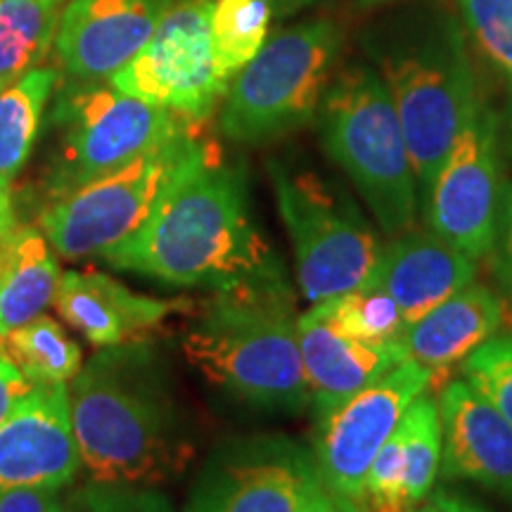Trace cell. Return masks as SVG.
<instances>
[{
	"instance_id": "cell-1",
	"label": "cell",
	"mask_w": 512,
	"mask_h": 512,
	"mask_svg": "<svg viewBox=\"0 0 512 512\" xmlns=\"http://www.w3.org/2000/svg\"><path fill=\"white\" fill-rule=\"evenodd\" d=\"M102 261L178 287H223L285 271L256 228L247 181L214 140H200L133 240Z\"/></svg>"
},
{
	"instance_id": "cell-2",
	"label": "cell",
	"mask_w": 512,
	"mask_h": 512,
	"mask_svg": "<svg viewBox=\"0 0 512 512\" xmlns=\"http://www.w3.org/2000/svg\"><path fill=\"white\" fill-rule=\"evenodd\" d=\"M69 408L93 486L147 489L188 463L190 441L145 342L100 349L72 380Z\"/></svg>"
},
{
	"instance_id": "cell-3",
	"label": "cell",
	"mask_w": 512,
	"mask_h": 512,
	"mask_svg": "<svg viewBox=\"0 0 512 512\" xmlns=\"http://www.w3.org/2000/svg\"><path fill=\"white\" fill-rule=\"evenodd\" d=\"M190 366L223 392L271 413L309 408L297 299L285 271L214 287L183 337Z\"/></svg>"
},
{
	"instance_id": "cell-4",
	"label": "cell",
	"mask_w": 512,
	"mask_h": 512,
	"mask_svg": "<svg viewBox=\"0 0 512 512\" xmlns=\"http://www.w3.org/2000/svg\"><path fill=\"white\" fill-rule=\"evenodd\" d=\"M370 53L392 95L422 195L479 102L463 29L446 10L408 12L380 29Z\"/></svg>"
},
{
	"instance_id": "cell-5",
	"label": "cell",
	"mask_w": 512,
	"mask_h": 512,
	"mask_svg": "<svg viewBox=\"0 0 512 512\" xmlns=\"http://www.w3.org/2000/svg\"><path fill=\"white\" fill-rule=\"evenodd\" d=\"M320 140L387 238L415 228L420 185L392 95L377 69L354 64L332 79L318 110Z\"/></svg>"
},
{
	"instance_id": "cell-6",
	"label": "cell",
	"mask_w": 512,
	"mask_h": 512,
	"mask_svg": "<svg viewBox=\"0 0 512 512\" xmlns=\"http://www.w3.org/2000/svg\"><path fill=\"white\" fill-rule=\"evenodd\" d=\"M339 48L342 31L330 19L275 34L230 81L219 114L221 136L264 145L311 124L335 79Z\"/></svg>"
},
{
	"instance_id": "cell-7",
	"label": "cell",
	"mask_w": 512,
	"mask_h": 512,
	"mask_svg": "<svg viewBox=\"0 0 512 512\" xmlns=\"http://www.w3.org/2000/svg\"><path fill=\"white\" fill-rule=\"evenodd\" d=\"M268 174L309 306L368 287L384 242L356 204L311 171L268 162Z\"/></svg>"
},
{
	"instance_id": "cell-8",
	"label": "cell",
	"mask_w": 512,
	"mask_h": 512,
	"mask_svg": "<svg viewBox=\"0 0 512 512\" xmlns=\"http://www.w3.org/2000/svg\"><path fill=\"white\" fill-rule=\"evenodd\" d=\"M200 140V131L185 133L112 174L53 197L38 228L62 259H102L145 228Z\"/></svg>"
},
{
	"instance_id": "cell-9",
	"label": "cell",
	"mask_w": 512,
	"mask_h": 512,
	"mask_svg": "<svg viewBox=\"0 0 512 512\" xmlns=\"http://www.w3.org/2000/svg\"><path fill=\"white\" fill-rule=\"evenodd\" d=\"M53 121L60 128V150L50 176L53 197L112 174L145 152L202 128L164 107L98 83L69 88L57 102Z\"/></svg>"
},
{
	"instance_id": "cell-10",
	"label": "cell",
	"mask_w": 512,
	"mask_h": 512,
	"mask_svg": "<svg viewBox=\"0 0 512 512\" xmlns=\"http://www.w3.org/2000/svg\"><path fill=\"white\" fill-rule=\"evenodd\" d=\"M211 15L214 0H174L112 86L204 126L230 86L216 60Z\"/></svg>"
},
{
	"instance_id": "cell-11",
	"label": "cell",
	"mask_w": 512,
	"mask_h": 512,
	"mask_svg": "<svg viewBox=\"0 0 512 512\" xmlns=\"http://www.w3.org/2000/svg\"><path fill=\"white\" fill-rule=\"evenodd\" d=\"M501 159V117L479 100L420 195L427 230L475 261L486 259L494 242Z\"/></svg>"
},
{
	"instance_id": "cell-12",
	"label": "cell",
	"mask_w": 512,
	"mask_h": 512,
	"mask_svg": "<svg viewBox=\"0 0 512 512\" xmlns=\"http://www.w3.org/2000/svg\"><path fill=\"white\" fill-rule=\"evenodd\" d=\"M432 382V370L408 358L332 411L318 415L311 453L323 486L358 503L377 451Z\"/></svg>"
},
{
	"instance_id": "cell-13",
	"label": "cell",
	"mask_w": 512,
	"mask_h": 512,
	"mask_svg": "<svg viewBox=\"0 0 512 512\" xmlns=\"http://www.w3.org/2000/svg\"><path fill=\"white\" fill-rule=\"evenodd\" d=\"M320 484L311 448L280 434L238 439L204 467L188 512H302Z\"/></svg>"
},
{
	"instance_id": "cell-14",
	"label": "cell",
	"mask_w": 512,
	"mask_h": 512,
	"mask_svg": "<svg viewBox=\"0 0 512 512\" xmlns=\"http://www.w3.org/2000/svg\"><path fill=\"white\" fill-rule=\"evenodd\" d=\"M174 0H69L55 48L76 83L112 81L155 34Z\"/></svg>"
},
{
	"instance_id": "cell-15",
	"label": "cell",
	"mask_w": 512,
	"mask_h": 512,
	"mask_svg": "<svg viewBox=\"0 0 512 512\" xmlns=\"http://www.w3.org/2000/svg\"><path fill=\"white\" fill-rule=\"evenodd\" d=\"M81 470L67 384H34L0 425V489H64Z\"/></svg>"
},
{
	"instance_id": "cell-16",
	"label": "cell",
	"mask_w": 512,
	"mask_h": 512,
	"mask_svg": "<svg viewBox=\"0 0 512 512\" xmlns=\"http://www.w3.org/2000/svg\"><path fill=\"white\" fill-rule=\"evenodd\" d=\"M441 467L444 482H470L512 503V425L460 380L439 392Z\"/></svg>"
},
{
	"instance_id": "cell-17",
	"label": "cell",
	"mask_w": 512,
	"mask_h": 512,
	"mask_svg": "<svg viewBox=\"0 0 512 512\" xmlns=\"http://www.w3.org/2000/svg\"><path fill=\"white\" fill-rule=\"evenodd\" d=\"M299 351L309 382L313 418L332 411L408 361L401 339L380 344L361 342L339 330L316 306L299 313Z\"/></svg>"
},
{
	"instance_id": "cell-18",
	"label": "cell",
	"mask_w": 512,
	"mask_h": 512,
	"mask_svg": "<svg viewBox=\"0 0 512 512\" xmlns=\"http://www.w3.org/2000/svg\"><path fill=\"white\" fill-rule=\"evenodd\" d=\"M477 261L432 230H408L382 245L368 287L382 290L403 311L406 325L446 302L451 294L475 283Z\"/></svg>"
},
{
	"instance_id": "cell-19",
	"label": "cell",
	"mask_w": 512,
	"mask_h": 512,
	"mask_svg": "<svg viewBox=\"0 0 512 512\" xmlns=\"http://www.w3.org/2000/svg\"><path fill=\"white\" fill-rule=\"evenodd\" d=\"M55 309L95 347L143 342L181 302L136 294L102 271H69L60 278Z\"/></svg>"
},
{
	"instance_id": "cell-20",
	"label": "cell",
	"mask_w": 512,
	"mask_h": 512,
	"mask_svg": "<svg viewBox=\"0 0 512 512\" xmlns=\"http://www.w3.org/2000/svg\"><path fill=\"white\" fill-rule=\"evenodd\" d=\"M503 320L501 297L475 280L408 325L401 344L411 361L432 370L437 377L448 368L460 366L486 339L498 335Z\"/></svg>"
},
{
	"instance_id": "cell-21",
	"label": "cell",
	"mask_w": 512,
	"mask_h": 512,
	"mask_svg": "<svg viewBox=\"0 0 512 512\" xmlns=\"http://www.w3.org/2000/svg\"><path fill=\"white\" fill-rule=\"evenodd\" d=\"M60 264L41 228L15 226L0 238V337L43 316L55 302Z\"/></svg>"
},
{
	"instance_id": "cell-22",
	"label": "cell",
	"mask_w": 512,
	"mask_h": 512,
	"mask_svg": "<svg viewBox=\"0 0 512 512\" xmlns=\"http://www.w3.org/2000/svg\"><path fill=\"white\" fill-rule=\"evenodd\" d=\"M55 81L53 67H36L0 91V178L5 183H12L31 157Z\"/></svg>"
},
{
	"instance_id": "cell-23",
	"label": "cell",
	"mask_w": 512,
	"mask_h": 512,
	"mask_svg": "<svg viewBox=\"0 0 512 512\" xmlns=\"http://www.w3.org/2000/svg\"><path fill=\"white\" fill-rule=\"evenodd\" d=\"M60 0H0V91L41 67L60 24Z\"/></svg>"
},
{
	"instance_id": "cell-24",
	"label": "cell",
	"mask_w": 512,
	"mask_h": 512,
	"mask_svg": "<svg viewBox=\"0 0 512 512\" xmlns=\"http://www.w3.org/2000/svg\"><path fill=\"white\" fill-rule=\"evenodd\" d=\"M0 354L8 356L31 384H67L83 368L81 347L50 316H38L0 337Z\"/></svg>"
},
{
	"instance_id": "cell-25",
	"label": "cell",
	"mask_w": 512,
	"mask_h": 512,
	"mask_svg": "<svg viewBox=\"0 0 512 512\" xmlns=\"http://www.w3.org/2000/svg\"><path fill=\"white\" fill-rule=\"evenodd\" d=\"M403 458V498L408 510L432 496L441 467V418L439 403L427 389L396 425Z\"/></svg>"
},
{
	"instance_id": "cell-26",
	"label": "cell",
	"mask_w": 512,
	"mask_h": 512,
	"mask_svg": "<svg viewBox=\"0 0 512 512\" xmlns=\"http://www.w3.org/2000/svg\"><path fill=\"white\" fill-rule=\"evenodd\" d=\"M271 17V0H214L211 31L216 60L228 81L264 48Z\"/></svg>"
},
{
	"instance_id": "cell-27",
	"label": "cell",
	"mask_w": 512,
	"mask_h": 512,
	"mask_svg": "<svg viewBox=\"0 0 512 512\" xmlns=\"http://www.w3.org/2000/svg\"><path fill=\"white\" fill-rule=\"evenodd\" d=\"M311 306H316L339 330L361 342H396L408 328L399 304L375 287L337 294Z\"/></svg>"
},
{
	"instance_id": "cell-28",
	"label": "cell",
	"mask_w": 512,
	"mask_h": 512,
	"mask_svg": "<svg viewBox=\"0 0 512 512\" xmlns=\"http://www.w3.org/2000/svg\"><path fill=\"white\" fill-rule=\"evenodd\" d=\"M472 41L512 86V0H460Z\"/></svg>"
},
{
	"instance_id": "cell-29",
	"label": "cell",
	"mask_w": 512,
	"mask_h": 512,
	"mask_svg": "<svg viewBox=\"0 0 512 512\" xmlns=\"http://www.w3.org/2000/svg\"><path fill=\"white\" fill-rule=\"evenodd\" d=\"M460 373L512 425V335L486 339L460 363Z\"/></svg>"
},
{
	"instance_id": "cell-30",
	"label": "cell",
	"mask_w": 512,
	"mask_h": 512,
	"mask_svg": "<svg viewBox=\"0 0 512 512\" xmlns=\"http://www.w3.org/2000/svg\"><path fill=\"white\" fill-rule=\"evenodd\" d=\"M498 285L512 297V181H503L501 204H498L496 233L486 254Z\"/></svg>"
},
{
	"instance_id": "cell-31",
	"label": "cell",
	"mask_w": 512,
	"mask_h": 512,
	"mask_svg": "<svg viewBox=\"0 0 512 512\" xmlns=\"http://www.w3.org/2000/svg\"><path fill=\"white\" fill-rule=\"evenodd\" d=\"M88 512H174L164 496L147 489H95L83 498Z\"/></svg>"
},
{
	"instance_id": "cell-32",
	"label": "cell",
	"mask_w": 512,
	"mask_h": 512,
	"mask_svg": "<svg viewBox=\"0 0 512 512\" xmlns=\"http://www.w3.org/2000/svg\"><path fill=\"white\" fill-rule=\"evenodd\" d=\"M0 512H76L60 489L43 486H5L0 489Z\"/></svg>"
},
{
	"instance_id": "cell-33",
	"label": "cell",
	"mask_w": 512,
	"mask_h": 512,
	"mask_svg": "<svg viewBox=\"0 0 512 512\" xmlns=\"http://www.w3.org/2000/svg\"><path fill=\"white\" fill-rule=\"evenodd\" d=\"M31 387L34 384L22 375V370L8 356L0 354V425L10 418V413L29 394Z\"/></svg>"
},
{
	"instance_id": "cell-34",
	"label": "cell",
	"mask_w": 512,
	"mask_h": 512,
	"mask_svg": "<svg viewBox=\"0 0 512 512\" xmlns=\"http://www.w3.org/2000/svg\"><path fill=\"white\" fill-rule=\"evenodd\" d=\"M302 512H361V505L351 501L347 496L335 494L328 486L320 484L316 494H313L309 498V503L302 508Z\"/></svg>"
},
{
	"instance_id": "cell-35",
	"label": "cell",
	"mask_w": 512,
	"mask_h": 512,
	"mask_svg": "<svg viewBox=\"0 0 512 512\" xmlns=\"http://www.w3.org/2000/svg\"><path fill=\"white\" fill-rule=\"evenodd\" d=\"M432 496L437 498V501L441 503V508H444L446 512H491L484 503L472 501L470 496L458 494V491L437 489V491H432Z\"/></svg>"
},
{
	"instance_id": "cell-36",
	"label": "cell",
	"mask_w": 512,
	"mask_h": 512,
	"mask_svg": "<svg viewBox=\"0 0 512 512\" xmlns=\"http://www.w3.org/2000/svg\"><path fill=\"white\" fill-rule=\"evenodd\" d=\"M15 226H17V219H15V209H12L10 183H5L3 178H0V238L8 235Z\"/></svg>"
},
{
	"instance_id": "cell-37",
	"label": "cell",
	"mask_w": 512,
	"mask_h": 512,
	"mask_svg": "<svg viewBox=\"0 0 512 512\" xmlns=\"http://www.w3.org/2000/svg\"><path fill=\"white\" fill-rule=\"evenodd\" d=\"M501 150H503V157H508L512 162V86H510L508 102H505V110L501 117Z\"/></svg>"
},
{
	"instance_id": "cell-38",
	"label": "cell",
	"mask_w": 512,
	"mask_h": 512,
	"mask_svg": "<svg viewBox=\"0 0 512 512\" xmlns=\"http://www.w3.org/2000/svg\"><path fill=\"white\" fill-rule=\"evenodd\" d=\"M313 0H271V8H273V15L278 17H285V15H292V12L306 8V5H311Z\"/></svg>"
},
{
	"instance_id": "cell-39",
	"label": "cell",
	"mask_w": 512,
	"mask_h": 512,
	"mask_svg": "<svg viewBox=\"0 0 512 512\" xmlns=\"http://www.w3.org/2000/svg\"><path fill=\"white\" fill-rule=\"evenodd\" d=\"M411 512H446L444 508H441V503L437 501V498H434V496H430V498H427V501L425 503H420L418 505V508H413Z\"/></svg>"
},
{
	"instance_id": "cell-40",
	"label": "cell",
	"mask_w": 512,
	"mask_h": 512,
	"mask_svg": "<svg viewBox=\"0 0 512 512\" xmlns=\"http://www.w3.org/2000/svg\"><path fill=\"white\" fill-rule=\"evenodd\" d=\"M366 5H373V3H384V0H363Z\"/></svg>"
},
{
	"instance_id": "cell-41",
	"label": "cell",
	"mask_w": 512,
	"mask_h": 512,
	"mask_svg": "<svg viewBox=\"0 0 512 512\" xmlns=\"http://www.w3.org/2000/svg\"><path fill=\"white\" fill-rule=\"evenodd\" d=\"M60 3H64V0H60Z\"/></svg>"
}]
</instances>
